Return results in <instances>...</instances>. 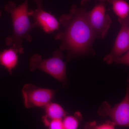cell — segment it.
I'll list each match as a JSON object with an SVG mask.
<instances>
[{
  "label": "cell",
  "mask_w": 129,
  "mask_h": 129,
  "mask_svg": "<svg viewBox=\"0 0 129 129\" xmlns=\"http://www.w3.org/2000/svg\"><path fill=\"white\" fill-rule=\"evenodd\" d=\"M87 14L85 9L73 5L69 14H62L59 18L63 29L56 35L55 39L61 42L59 50L68 51V61L86 54L92 48L96 37L88 22Z\"/></svg>",
  "instance_id": "cell-1"
},
{
  "label": "cell",
  "mask_w": 129,
  "mask_h": 129,
  "mask_svg": "<svg viewBox=\"0 0 129 129\" xmlns=\"http://www.w3.org/2000/svg\"><path fill=\"white\" fill-rule=\"evenodd\" d=\"M4 9L11 17L13 33L6 40V44L17 48L20 54L24 53L22 46L24 39L31 42L32 36L30 32L37 27L35 23L30 22L29 18L28 0L18 6L14 2L10 1L5 5Z\"/></svg>",
  "instance_id": "cell-2"
},
{
  "label": "cell",
  "mask_w": 129,
  "mask_h": 129,
  "mask_svg": "<svg viewBox=\"0 0 129 129\" xmlns=\"http://www.w3.org/2000/svg\"><path fill=\"white\" fill-rule=\"evenodd\" d=\"M63 58V56L59 49L54 51L52 57L48 59H42L40 55L34 54L30 57L29 68L32 72L36 69L41 70L60 82L64 83L67 80L66 64Z\"/></svg>",
  "instance_id": "cell-3"
},
{
  "label": "cell",
  "mask_w": 129,
  "mask_h": 129,
  "mask_svg": "<svg viewBox=\"0 0 129 129\" xmlns=\"http://www.w3.org/2000/svg\"><path fill=\"white\" fill-rule=\"evenodd\" d=\"M98 113L102 117H109L115 125L129 127V81L126 94L122 101L112 107L107 102H104L99 108Z\"/></svg>",
  "instance_id": "cell-4"
},
{
  "label": "cell",
  "mask_w": 129,
  "mask_h": 129,
  "mask_svg": "<svg viewBox=\"0 0 129 129\" xmlns=\"http://www.w3.org/2000/svg\"><path fill=\"white\" fill-rule=\"evenodd\" d=\"M55 92L50 89L38 88L32 84H26L22 93L25 108L44 107L51 102Z\"/></svg>",
  "instance_id": "cell-5"
},
{
  "label": "cell",
  "mask_w": 129,
  "mask_h": 129,
  "mask_svg": "<svg viewBox=\"0 0 129 129\" xmlns=\"http://www.w3.org/2000/svg\"><path fill=\"white\" fill-rule=\"evenodd\" d=\"M87 16L96 38L104 39L112 22L110 17L106 13L104 3H101L95 6L91 11L87 12Z\"/></svg>",
  "instance_id": "cell-6"
},
{
  "label": "cell",
  "mask_w": 129,
  "mask_h": 129,
  "mask_svg": "<svg viewBox=\"0 0 129 129\" xmlns=\"http://www.w3.org/2000/svg\"><path fill=\"white\" fill-rule=\"evenodd\" d=\"M118 21L121 25L120 30L111 52L103 58L109 64L129 50V16L124 19L118 18Z\"/></svg>",
  "instance_id": "cell-7"
},
{
  "label": "cell",
  "mask_w": 129,
  "mask_h": 129,
  "mask_svg": "<svg viewBox=\"0 0 129 129\" xmlns=\"http://www.w3.org/2000/svg\"><path fill=\"white\" fill-rule=\"evenodd\" d=\"M28 14L34 18L37 27L41 28L46 33L51 34L59 28L60 22L55 17L43 9H30L29 11Z\"/></svg>",
  "instance_id": "cell-8"
},
{
  "label": "cell",
  "mask_w": 129,
  "mask_h": 129,
  "mask_svg": "<svg viewBox=\"0 0 129 129\" xmlns=\"http://www.w3.org/2000/svg\"><path fill=\"white\" fill-rule=\"evenodd\" d=\"M18 53H19L18 50L13 46L0 52V64L7 69L10 74L17 64Z\"/></svg>",
  "instance_id": "cell-9"
},
{
  "label": "cell",
  "mask_w": 129,
  "mask_h": 129,
  "mask_svg": "<svg viewBox=\"0 0 129 129\" xmlns=\"http://www.w3.org/2000/svg\"><path fill=\"white\" fill-rule=\"evenodd\" d=\"M45 115L43 117L48 120L63 119L68 113L59 104L51 103L44 107Z\"/></svg>",
  "instance_id": "cell-10"
},
{
  "label": "cell",
  "mask_w": 129,
  "mask_h": 129,
  "mask_svg": "<svg viewBox=\"0 0 129 129\" xmlns=\"http://www.w3.org/2000/svg\"><path fill=\"white\" fill-rule=\"evenodd\" d=\"M111 4L118 18L124 19L129 16V4L126 0H112Z\"/></svg>",
  "instance_id": "cell-11"
},
{
  "label": "cell",
  "mask_w": 129,
  "mask_h": 129,
  "mask_svg": "<svg viewBox=\"0 0 129 129\" xmlns=\"http://www.w3.org/2000/svg\"><path fill=\"white\" fill-rule=\"evenodd\" d=\"M81 115L76 112L74 115H66L62 119L63 129H78Z\"/></svg>",
  "instance_id": "cell-12"
},
{
  "label": "cell",
  "mask_w": 129,
  "mask_h": 129,
  "mask_svg": "<svg viewBox=\"0 0 129 129\" xmlns=\"http://www.w3.org/2000/svg\"><path fill=\"white\" fill-rule=\"evenodd\" d=\"M115 125L112 121H106L101 124H98L95 121L88 122L84 129H115Z\"/></svg>",
  "instance_id": "cell-13"
},
{
  "label": "cell",
  "mask_w": 129,
  "mask_h": 129,
  "mask_svg": "<svg viewBox=\"0 0 129 129\" xmlns=\"http://www.w3.org/2000/svg\"><path fill=\"white\" fill-rule=\"evenodd\" d=\"M43 122L49 129H63L62 119L48 120L43 117Z\"/></svg>",
  "instance_id": "cell-14"
},
{
  "label": "cell",
  "mask_w": 129,
  "mask_h": 129,
  "mask_svg": "<svg viewBox=\"0 0 129 129\" xmlns=\"http://www.w3.org/2000/svg\"><path fill=\"white\" fill-rule=\"evenodd\" d=\"M114 61L118 64L122 63L129 66V50L125 54L116 58Z\"/></svg>",
  "instance_id": "cell-15"
},
{
  "label": "cell",
  "mask_w": 129,
  "mask_h": 129,
  "mask_svg": "<svg viewBox=\"0 0 129 129\" xmlns=\"http://www.w3.org/2000/svg\"><path fill=\"white\" fill-rule=\"evenodd\" d=\"M90 0H81V6H84L88 2V1H90ZM99 1L101 2V3H103L104 2L107 1L109 3H111L112 0H98Z\"/></svg>",
  "instance_id": "cell-16"
},
{
  "label": "cell",
  "mask_w": 129,
  "mask_h": 129,
  "mask_svg": "<svg viewBox=\"0 0 129 129\" xmlns=\"http://www.w3.org/2000/svg\"><path fill=\"white\" fill-rule=\"evenodd\" d=\"M37 5V8L38 9H43L42 2L43 0H34Z\"/></svg>",
  "instance_id": "cell-17"
},
{
  "label": "cell",
  "mask_w": 129,
  "mask_h": 129,
  "mask_svg": "<svg viewBox=\"0 0 129 129\" xmlns=\"http://www.w3.org/2000/svg\"><path fill=\"white\" fill-rule=\"evenodd\" d=\"M2 15V13L1 12V11H0V18H1V16Z\"/></svg>",
  "instance_id": "cell-18"
},
{
  "label": "cell",
  "mask_w": 129,
  "mask_h": 129,
  "mask_svg": "<svg viewBox=\"0 0 129 129\" xmlns=\"http://www.w3.org/2000/svg\"><path fill=\"white\" fill-rule=\"evenodd\" d=\"M128 34H129V29H128Z\"/></svg>",
  "instance_id": "cell-19"
}]
</instances>
